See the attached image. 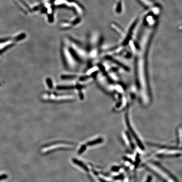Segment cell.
<instances>
[{
  "mask_svg": "<svg viewBox=\"0 0 182 182\" xmlns=\"http://www.w3.org/2000/svg\"><path fill=\"white\" fill-rule=\"evenodd\" d=\"M62 52L64 62L67 69L75 70L78 67V60L76 56L74 54L71 49H70L66 44L62 46Z\"/></svg>",
  "mask_w": 182,
  "mask_h": 182,
  "instance_id": "obj_1",
  "label": "cell"
},
{
  "mask_svg": "<svg viewBox=\"0 0 182 182\" xmlns=\"http://www.w3.org/2000/svg\"><path fill=\"white\" fill-rule=\"evenodd\" d=\"M126 122H127V127H128L129 128V129L130 131L131 132V133L133 134V136L135 138H136V140L137 141V142H138V144H139L140 145V147H141V148H142V146L141 145V142L140 141H139L138 138L137 137L136 134H135V133H134V131H133V129L131 128V127L130 125V123L129 122V119H128V117H126Z\"/></svg>",
  "mask_w": 182,
  "mask_h": 182,
  "instance_id": "obj_2",
  "label": "cell"
},
{
  "mask_svg": "<svg viewBox=\"0 0 182 182\" xmlns=\"http://www.w3.org/2000/svg\"><path fill=\"white\" fill-rule=\"evenodd\" d=\"M73 162L74 163H75V164H77V165H78L79 166L81 167L82 168L83 170H86V171H88V170H89L85 164H83V163H82V162H81V161H79L78 160L76 159H73Z\"/></svg>",
  "mask_w": 182,
  "mask_h": 182,
  "instance_id": "obj_3",
  "label": "cell"
},
{
  "mask_svg": "<svg viewBox=\"0 0 182 182\" xmlns=\"http://www.w3.org/2000/svg\"><path fill=\"white\" fill-rule=\"evenodd\" d=\"M103 139L99 138V139H96V140H94V141H90V142H88L87 145L89 146H92L101 143L103 142Z\"/></svg>",
  "mask_w": 182,
  "mask_h": 182,
  "instance_id": "obj_4",
  "label": "cell"
},
{
  "mask_svg": "<svg viewBox=\"0 0 182 182\" xmlns=\"http://www.w3.org/2000/svg\"><path fill=\"white\" fill-rule=\"evenodd\" d=\"M15 45V44L12 43L11 44H9L7 46H5L4 48L0 50V54H2V53H4L7 50L9 49L11 47H12V46H13Z\"/></svg>",
  "mask_w": 182,
  "mask_h": 182,
  "instance_id": "obj_5",
  "label": "cell"
},
{
  "mask_svg": "<svg viewBox=\"0 0 182 182\" xmlns=\"http://www.w3.org/2000/svg\"><path fill=\"white\" fill-rule=\"evenodd\" d=\"M86 149V146L85 145L82 146L79 150H78V154H81L82 153L85 151Z\"/></svg>",
  "mask_w": 182,
  "mask_h": 182,
  "instance_id": "obj_6",
  "label": "cell"
},
{
  "mask_svg": "<svg viewBox=\"0 0 182 182\" xmlns=\"http://www.w3.org/2000/svg\"><path fill=\"white\" fill-rule=\"evenodd\" d=\"M11 40V38H10L0 39V43H2L6 42L9 41V40Z\"/></svg>",
  "mask_w": 182,
  "mask_h": 182,
  "instance_id": "obj_7",
  "label": "cell"
},
{
  "mask_svg": "<svg viewBox=\"0 0 182 182\" xmlns=\"http://www.w3.org/2000/svg\"><path fill=\"white\" fill-rule=\"evenodd\" d=\"M8 176L6 174H3L0 176V181L6 179L7 178Z\"/></svg>",
  "mask_w": 182,
  "mask_h": 182,
  "instance_id": "obj_8",
  "label": "cell"
},
{
  "mask_svg": "<svg viewBox=\"0 0 182 182\" xmlns=\"http://www.w3.org/2000/svg\"><path fill=\"white\" fill-rule=\"evenodd\" d=\"M152 180V178L151 176H148V178H147V180L146 182H151Z\"/></svg>",
  "mask_w": 182,
  "mask_h": 182,
  "instance_id": "obj_9",
  "label": "cell"
},
{
  "mask_svg": "<svg viewBox=\"0 0 182 182\" xmlns=\"http://www.w3.org/2000/svg\"><path fill=\"white\" fill-rule=\"evenodd\" d=\"M3 82H0V86H1L3 85Z\"/></svg>",
  "mask_w": 182,
  "mask_h": 182,
  "instance_id": "obj_10",
  "label": "cell"
}]
</instances>
